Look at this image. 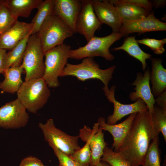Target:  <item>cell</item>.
I'll return each instance as SVG.
<instances>
[{"label":"cell","mask_w":166,"mask_h":166,"mask_svg":"<svg viewBox=\"0 0 166 166\" xmlns=\"http://www.w3.org/2000/svg\"><path fill=\"white\" fill-rule=\"evenodd\" d=\"M17 93V98L26 110L35 113L46 104L50 91L46 82L42 78L25 81Z\"/></svg>","instance_id":"cell-3"},{"label":"cell","mask_w":166,"mask_h":166,"mask_svg":"<svg viewBox=\"0 0 166 166\" xmlns=\"http://www.w3.org/2000/svg\"><path fill=\"white\" fill-rule=\"evenodd\" d=\"M23 73L25 72L22 65L5 69L2 73L4 80L0 82V91L10 93H17L23 82L21 78Z\"/></svg>","instance_id":"cell-20"},{"label":"cell","mask_w":166,"mask_h":166,"mask_svg":"<svg viewBox=\"0 0 166 166\" xmlns=\"http://www.w3.org/2000/svg\"><path fill=\"white\" fill-rule=\"evenodd\" d=\"M138 43L144 45L151 48L156 54H161L165 51L164 45L166 43V38L157 40L153 38H145L136 40Z\"/></svg>","instance_id":"cell-31"},{"label":"cell","mask_w":166,"mask_h":166,"mask_svg":"<svg viewBox=\"0 0 166 166\" xmlns=\"http://www.w3.org/2000/svg\"><path fill=\"white\" fill-rule=\"evenodd\" d=\"M101 160L111 166H131L128 162L117 152L106 146L104 149Z\"/></svg>","instance_id":"cell-29"},{"label":"cell","mask_w":166,"mask_h":166,"mask_svg":"<svg viewBox=\"0 0 166 166\" xmlns=\"http://www.w3.org/2000/svg\"><path fill=\"white\" fill-rule=\"evenodd\" d=\"M101 25L94 11L92 0H81V9L76 24V33L83 35L88 42L94 36L95 31L101 29Z\"/></svg>","instance_id":"cell-10"},{"label":"cell","mask_w":166,"mask_h":166,"mask_svg":"<svg viewBox=\"0 0 166 166\" xmlns=\"http://www.w3.org/2000/svg\"><path fill=\"white\" fill-rule=\"evenodd\" d=\"M113 4L121 19L135 20L146 17L151 12L141 7L129 4L115 2L114 0H107Z\"/></svg>","instance_id":"cell-23"},{"label":"cell","mask_w":166,"mask_h":166,"mask_svg":"<svg viewBox=\"0 0 166 166\" xmlns=\"http://www.w3.org/2000/svg\"><path fill=\"white\" fill-rule=\"evenodd\" d=\"M157 136L151 113L148 111L138 112L117 152L131 166L142 165L151 141Z\"/></svg>","instance_id":"cell-1"},{"label":"cell","mask_w":166,"mask_h":166,"mask_svg":"<svg viewBox=\"0 0 166 166\" xmlns=\"http://www.w3.org/2000/svg\"><path fill=\"white\" fill-rule=\"evenodd\" d=\"M116 86L113 85L109 89V93L106 97L109 101L114 105V110L112 114L107 117L106 123L109 124H114L125 116L132 113L148 111L144 102L138 98L134 103L124 104L117 101L115 97L114 92Z\"/></svg>","instance_id":"cell-13"},{"label":"cell","mask_w":166,"mask_h":166,"mask_svg":"<svg viewBox=\"0 0 166 166\" xmlns=\"http://www.w3.org/2000/svg\"><path fill=\"white\" fill-rule=\"evenodd\" d=\"M79 138L85 142L88 141L91 150L92 159L89 166H97L101 160L103 151L107 144L104 138L103 130L97 122L92 129L85 125L79 130Z\"/></svg>","instance_id":"cell-11"},{"label":"cell","mask_w":166,"mask_h":166,"mask_svg":"<svg viewBox=\"0 0 166 166\" xmlns=\"http://www.w3.org/2000/svg\"><path fill=\"white\" fill-rule=\"evenodd\" d=\"M153 7L156 9L160 7H164L166 5V1L164 0H155L150 1Z\"/></svg>","instance_id":"cell-37"},{"label":"cell","mask_w":166,"mask_h":166,"mask_svg":"<svg viewBox=\"0 0 166 166\" xmlns=\"http://www.w3.org/2000/svg\"><path fill=\"white\" fill-rule=\"evenodd\" d=\"M97 166H111L107 163L101 160Z\"/></svg>","instance_id":"cell-38"},{"label":"cell","mask_w":166,"mask_h":166,"mask_svg":"<svg viewBox=\"0 0 166 166\" xmlns=\"http://www.w3.org/2000/svg\"><path fill=\"white\" fill-rule=\"evenodd\" d=\"M152 69L150 72L151 90L154 97H157L166 91V70L163 67L161 59L151 58Z\"/></svg>","instance_id":"cell-19"},{"label":"cell","mask_w":166,"mask_h":166,"mask_svg":"<svg viewBox=\"0 0 166 166\" xmlns=\"http://www.w3.org/2000/svg\"><path fill=\"white\" fill-rule=\"evenodd\" d=\"M166 30V23L155 17L154 11L146 17L135 20L122 19L119 32L124 36L130 34L137 33L139 34L146 32Z\"/></svg>","instance_id":"cell-12"},{"label":"cell","mask_w":166,"mask_h":166,"mask_svg":"<svg viewBox=\"0 0 166 166\" xmlns=\"http://www.w3.org/2000/svg\"><path fill=\"white\" fill-rule=\"evenodd\" d=\"M95 13L100 22L109 26L113 32H119L121 20L114 6L107 0H92Z\"/></svg>","instance_id":"cell-15"},{"label":"cell","mask_w":166,"mask_h":166,"mask_svg":"<svg viewBox=\"0 0 166 166\" xmlns=\"http://www.w3.org/2000/svg\"><path fill=\"white\" fill-rule=\"evenodd\" d=\"M71 50L70 45L63 44L45 53V71L42 78L49 87L55 88L60 85L58 77L68 63Z\"/></svg>","instance_id":"cell-5"},{"label":"cell","mask_w":166,"mask_h":166,"mask_svg":"<svg viewBox=\"0 0 166 166\" xmlns=\"http://www.w3.org/2000/svg\"><path fill=\"white\" fill-rule=\"evenodd\" d=\"M82 148L75 152L70 157L81 166H89L92 159V153L89 142L86 141Z\"/></svg>","instance_id":"cell-30"},{"label":"cell","mask_w":166,"mask_h":166,"mask_svg":"<svg viewBox=\"0 0 166 166\" xmlns=\"http://www.w3.org/2000/svg\"><path fill=\"white\" fill-rule=\"evenodd\" d=\"M144 71V74L140 72L137 73L135 80L131 84L132 85L135 86V91L130 93L129 97L132 101H136L138 98L142 99L145 103L148 111L153 113L154 106L156 103L150 85V71L149 68Z\"/></svg>","instance_id":"cell-14"},{"label":"cell","mask_w":166,"mask_h":166,"mask_svg":"<svg viewBox=\"0 0 166 166\" xmlns=\"http://www.w3.org/2000/svg\"><path fill=\"white\" fill-rule=\"evenodd\" d=\"M57 157L61 166H81L76 161L70 156L63 153L59 149L53 146H50Z\"/></svg>","instance_id":"cell-32"},{"label":"cell","mask_w":166,"mask_h":166,"mask_svg":"<svg viewBox=\"0 0 166 166\" xmlns=\"http://www.w3.org/2000/svg\"><path fill=\"white\" fill-rule=\"evenodd\" d=\"M74 33L59 17L52 14L45 20L36 34L40 40L43 52L61 45Z\"/></svg>","instance_id":"cell-4"},{"label":"cell","mask_w":166,"mask_h":166,"mask_svg":"<svg viewBox=\"0 0 166 166\" xmlns=\"http://www.w3.org/2000/svg\"><path fill=\"white\" fill-rule=\"evenodd\" d=\"M44 53L37 34L31 35L28 40L22 66L26 73L25 81L42 78L45 71Z\"/></svg>","instance_id":"cell-7"},{"label":"cell","mask_w":166,"mask_h":166,"mask_svg":"<svg viewBox=\"0 0 166 166\" xmlns=\"http://www.w3.org/2000/svg\"><path fill=\"white\" fill-rule=\"evenodd\" d=\"M55 2V0H45L40 4L37 8V13L31 21L34 26L31 35L37 34L45 20L52 14Z\"/></svg>","instance_id":"cell-25"},{"label":"cell","mask_w":166,"mask_h":166,"mask_svg":"<svg viewBox=\"0 0 166 166\" xmlns=\"http://www.w3.org/2000/svg\"><path fill=\"white\" fill-rule=\"evenodd\" d=\"M81 7V0H55L52 14L59 17L76 33V22Z\"/></svg>","instance_id":"cell-16"},{"label":"cell","mask_w":166,"mask_h":166,"mask_svg":"<svg viewBox=\"0 0 166 166\" xmlns=\"http://www.w3.org/2000/svg\"><path fill=\"white\" fill-rule=\"evenodd\" d=\"M38 126L50 146H54L70 156L81 148L78 143L79 136L69 135L57 128L53 119H48L44 124L40 123Z\"/></svg>","instance_id":"cell-8"},{"label":"cell","mask_w":166,"mask_h":166,"mask_svg":"<svg viewBox=\"0 0 166 166\" xmlns=\"http://www.w3.org/2000/svg\"><path fill=\"white\" fill-rule=\"evenodd\" d=\"M152 121L154 129L158 135L161 132L166 142V109L154 106V112L151 113Z\"/></svg>","instance_id":"cell-27"},{"label":"cell","mask_w":166,"mask_h":166,"mask_svg":"<svg viewBox=\"0 0 166 166\" xmlns=\"http://www.w3.org/2000/svg\"><path fill=\"white\" fill-rule=\"evenodd\" d=\"M34 24L17 20L0 37V48L11 49L29 34H31Z\"/></svg>","instance_id":"cell-18"},{"label":"cell","mask_w":166,"mask_h":166,"mask_svg":"<svg viewBox=\"0 0 166 166\" xmlns=\"http://www.w3.org/2000/svg\"><path fill=\"white\" fill-rule=\"evenodd\" d=\"M29 119L26 109L17 98L0 107V128L8 129L24 127Z\"/></svg>","instance_id":"cell-9"},{"label":"cell","mask_w":166,"mask_h":166,"mask_svg":"<svg viewBox=\"0 0 166 166\" xmlns=\"http://www.w3.org/2000/svg\"><path fill=\"white\" fill-rule=\"evenodd\" d=\"M116 2L131 4L138 6L151 12L153 8L151 2L147 0H114Z\"/></svg>","instance_id":"cell-33"},{"label":"cell","mask_w":166,"mask_h":166,"mask_svg":"<svg viewBox=\"0 0 166 166\" xmlns=\"http://www.w3.org/2000/svg\"><path fill=\"white\" fill-rule=\"evenodd\" d=\"M155 101L157 106L166 109V91L157 96L155 99Z\"/></svg>","instance_id":"cell-35"},{"label":"cell","mask_w":166,"mask_h":166,"mask_svg":"<svg viewBox=\"0 0 166 166\" xmlns=\"http://www.w3.org/2000/svg\"><path fill=\"white\" fill-rule=\"evenodd\" d=\"M137 113L130 114L126 120L117 124H107L103 117L98 119L97 122L99 126L103 130L109 132L113 137V142L111 149H113L114 152H117L122 145Z\"/></svg>","instance_id":"cell-17"},{"label":"cell","mask_w":166,"mask_h":166,"mask_svg":"<svg viewBox=\"0 0 166 166\" xmlns=\"http://www.w3.org/2000/svg\"><path fill=\"white\" fill-rule=\"evenodd\" d=\"M19 166H45L41 160L38 158L29 156L23 159L21 161Z\"/></svg>","instance_id":"cell-34"},{"label":"cell","mask_w":166,"mask_h":166,"mask_svg":"<svg viewBox=\"0 0 166 166\" xmlns=\"http://www.w3.org/2000/svg\"><path fill=\"white\" fill-rule=\"evenodd\" d=\"M42 0H5L4 2L14 17L28 18L32 10L37 8Z\"/></svg>","instance_id":"cell-21"},{"label":"cell","mask_w":166,"mask_h":166,"mask_svg":"<svg viewBox=\"0 0 166 166\" xmlns=\"http://www.w3.org/2000/svg\"><path fill=\"white\" fill-rule=\"evenodd\" d=\"M123 36L120 32H112L102 37L94 36L85 45L75 49H71L69 58L79 60L99 56L107 61H112L115 57L109 52V48L113 43Z\"/></svg>","instance_id":"cell-6"},{"label":"cell","mask_w":166,"mask_h":166,"mask_svg":"<svg viewBox=\"0 0 166 166\" xmlns=\"http://www.w3.org/2000/svg\"><path fill=\"white\" fill-rule=\"evenodd\" d=\"M6 50L0 48V73H3L5 69Z\"/></svg>","instance_id":"cell-36"},{"label":"cell","mask_w":166,"mask_h":166,"mask_svg":"<svg viewBox=\"0 0 166 166\" xmlns=\"http://www.w3.org/2000/svg\"><path fill=\"white\" fill-rule=\"evenodd\" d=\"M116 68V66L113 65L105 69H101L93 58L86 57L78 64L67 63L60 77L74 76L82 81L92 79H99L104 85L102 89L107 97L109 93L108 85Z\"/></svg>","instance_id":"cell-2"},{"label":"cell","mask_w":166,"mask_h":166,"mask_svg":"<svg viewBox=\"0 0 166 166\" xmlns=\"http://www.w3.org/2000/svg\"><path fill=\"white\" fill-rule=\"evenodd\" d=\"M17 20L13 16L4 0H0V37Z\"/></svg>","instance_id":"cell-28"},{"label":"cell","mask_w":166,"mask_h":166,"mask_svg":"<svg viewBox=\"0 0 166 166\" xmlns=\"http://www.w3.org/2000/svg\"><path fill=\"white\" fill-rule=\"evenodd\" d=\"M30 35V34H28L6 53L5 69L10 67H18L21 65L28 40Z\"/></svg>","instance_id":"cell-24"},{"label":"cell","mask_w":166,"mask_h":166,"mask_svg":"<svg viewBox=\"0 0 166 166\" xmlns=\"http://www.w3.org/2000/svg\"><path fill=\"white\" fill-rule=\"evenodd\" d=\"M158 136L151 141L145 154L142 166H161L160 152Z\"/></svg>","instance_id":"cell-26"},{"label":"cell","mask_w":166,"mask_h":166,"mask_svg":"<svg viewBox=\"0 0 166 166\" xmlns=\"http://www.w3.org/2000/svg\"><path fill=\"white\" fill-rule=\"evenodd\" d=\"M58 166H60V165H59Z\"/></svg>","instance_id":"cell-39"},{"label":"cell","mask_w":166,"mask_h":166,"mask_svg":"<svg viewBox=\"0 0 166 166\" xmlns=\"http://www.w3.org/2000/svg\"><path fill=\"white\" fill-rule=\"evenodd\" d=\"M113 51L123 50L130 56L139 60L142 64V69L144 71L147 66L146 60L150 59L152 55L143 51L139 46L135 36L125 38L122 45L118 47L114 48Z\"/></svg>","instance_id":"cell-22"}]
</instances>
